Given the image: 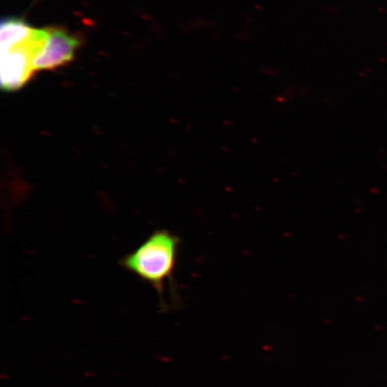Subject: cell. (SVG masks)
Returning <instances> with one entry per match:
<instances>
[{
	"instance_id": "cell-3",
	"label": "cell",
	"mask_w": 387,
	"mask_h": 387,
	"mask_svg": "<svg viewBox=\"0 0 387 387\" xmlns=\"http://www.w3.org/2000/svg\"><path fill=\"white\" fill-rule=\"evenodd\" d=\"M81 41L65 29L49 28L45 47L34 61L36 72L54 70L69 64L75 58Z\"/></svg>"
},
{
	"instance_id": "cell-2",
	"label": "cell",
	"mask_w": 387,
	"mask_h": 387,
	"mask_svg": "<svg viewBox=\"0 0 387 387\" xmlns=\"http://www.w3.org/2000/svg\"><path fill=\"white\" fill-rule=\"evenodd\" d=\"M49 28L36 29L19 41L1 45V88L13 92L23 88L35 73L34 61L45 47Z\"/></svg>"
},
{
	"instance_id": "cell-1",
	"label": "cell",
	"mask_w": 387,
	"mask_h": 387,
	"mask_svg": "<svg viewBox=\"0 0 387 387\" xmlns=\"http://www.w3.org/2000/svg\"><path fill=\"white\" fill-rule=\"evenodd\" d=\"M180 239L167 230H157L137 248L124 255L119 265L150 285L159 296V309L165 310V288H174V274Z\"/></svg>"
}]
</instances>
